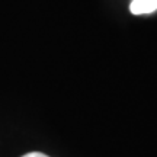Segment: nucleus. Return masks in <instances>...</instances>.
Returning a JSON list of instances; mask_svg holds the SVG:
<instances>
[{
  "mask_svg": "<svg viewBox=\"0 0 157 157\" xmlns=\"http://www.w3.org/2000/svg\"><path fill=\"white\" fill-rule=\"evenodd\" d=\"M132 15H147L157 10V0H132L129 5Z\"/></svg>",
  "mask_w": 157,
  "mask_h": 157,
  "instance_id": "obj_1",
  "label": "nucleus"
},
{
  "mask_svg": "<svg viewBox=\"0 0 157 157\" xmlns=\"http://www.w3.org/2000/svg\"><path fill=\"white\" fill-rule=\"evenodd\" d=\"M22 157H48L47 154L44 153H38V151H32V153H28V154H25Z\"/></svg>",
  "mask_w": 157,
  "mask_h": 157,
  "instance_id": "obj_2",
  "label": "nucleus"
}]
</instances>
